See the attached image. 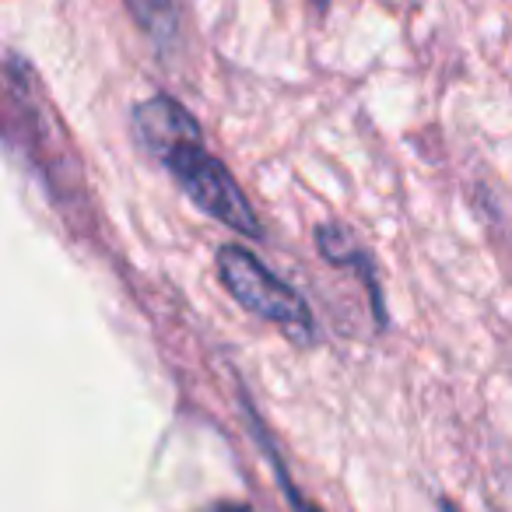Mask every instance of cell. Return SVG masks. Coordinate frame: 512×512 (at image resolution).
I'll list each match as a JSON object with an SVG mask.
<instances>
[{"label": "cell", "instance_id": "1", "mask_svg": "<svg viewBox=\"0 0 512 512\" xmlns=\"http://www.w3.org/2000/svg\"><path fill=\"white\" fill-rule=\"evenodd\" d=\"M134 130L141 144L176 176L179 190L225 228L249 239H264V225L225 162L204 148L197 116L172 95H151L134 106Z\"/></svg>", "mask_w": 512, "mask_h": 512}, {"label": "cell", "instance_id": "2", "mask_svg": "<svg viewBox=\"0 0 512 512\" xmlns=\"http://www.w3.org/2000/svg\"><path fill=\"white\" fill-rule=\"evenodd\" d=\"M8 141L22 144L32 169L43 176L50 197L64 211L85 204V183H81V162L74 155V144L67 130L60 127V116L46 102L32 64H25L18 53L8 57Z\"/></svg>", "mask_w": 512, "mask_h": 512}, {"label": "cell", "instance_id": "3", "mask_svg": "<svg viewBox=\"0 0 512 512\" xmlns=\"http://www.w3.org/2000/svg\"><path fill=\"white\" fill-rule=\"evenodd\" d=\"M218 278L228 288L235 302L246 313L260 316L264 323L278 327L288 341L295 344H313L316 341V320L309 302L295 292L288 281H281L271 267L253 256V249L228 242L218 249Z\"/></svg>", "mask_w": 512, "mask_h": 512}, {"label": "cell", "instance_id": "4", "mask_svg": "<svg viewBox=\"0 0 512 512\" xmlns=\"http://www.w3.org/2000/svg\"><path fill=\"white\" fill-rule=\"evenodd\" d=\"M316 249L323 253V260H330L334 267L344 271H355L358 281L369 288V302H372V316H376V327L386 330V302H383V288H379V274L372 264L369 249L358 242V235L351 228L327 221V225L316 228Z\"/></svg>", "mask_w": 512, "mask_h": 512}, {"label": "cell", "instance_id": "5", "mask_svg": "<svg viewBox=\"0 0 512 512\" xmlns=\"http://www.w3.org/2000/svg\"><path fill=\"white\" fill-rule=\"evenodd\" d=\"M123 4H127L137 29L151 39V46L162 57H169L179 46V32H183V25H179V0H123Z\"/></svg>", "mask_w": 512, "mask_h": 512}, {"label": "cell", "instance_id": "6", "mask_svg": "<svg viewBox=\"0 0 512 512\" xmlns=\"http://www.w3.org/2000/svg\"><path fill=\"white\" fill-rule=\"evenodd\" d=\"M242 418H246V425H249V435L256 439V446H260V453L267 456V463H271V470H274V477H278V488L285 491V498H288V505H292L295 512H323L320 505L313 502V498H306L299 491V484L292 481V474H288V467L281 463V453H278V446H274V439L267 435V428H264V421L256 418V411L249 407V397H246V390H242Z\"/></svg>", "mask_w": 512, "mask_h": 512}, {"label": "cell", "instance_id": "7", "mask_svg": "<svg viewBox=\"0 0 512 512\" xmlns=\"http://www.w3.org/2000/svg\"><path fill=\"white\" fill-rule=\"evenodd\" d=\"M204 512H253L249 505H242V502H218V505H211V509H204Z\"/></svg>", "mask_w": 512, "mask_h": 512}, {"label": "cell", "instance_id": "8", "mask_svg": "<svg viewBox=\"0 0 512 512\" xmlns=\"http://www.w3.org/2000/svg\"><path fill=\"white\" fill-rule=\"evenodd\" d=\"M439 509H442V512H460V509H456L453 502H446V498H442V502H439Z\"/></svg>", "mask_w": 512, "mask_h": 512}]
</instances>
